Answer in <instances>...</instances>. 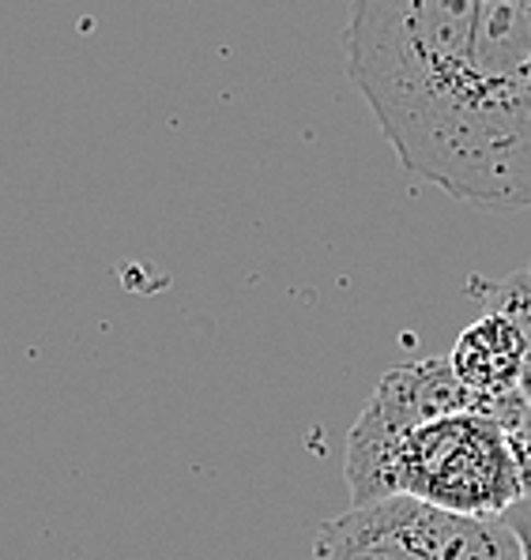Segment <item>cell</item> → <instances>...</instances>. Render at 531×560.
I'll list each match as a JSON object with an SVG mask.
<instances>
[{"label": "cell", "mask_w": 531, "mask_h": 560, "mask_svg": "<svg viewBox=\"0 0 531 560\" xmlns=\"http://www.w3.org/2000/svg\"><path fill=\"white\" fill-rule=\"evenodd\" d=\"M475 0H355L347 75L411 177L426 180L460 98Z\"/></svg>", "instance_id": "obj_1"}, {"label": "cell", "mask_w": 531, "mask_h": 560, "mask_svg": "<svg viewBox=\"0 0 531 560\" xmlns=\"http://www.w3.org/2000/svg\"><path fill=\"white\" fill-rule=\"evenodd\" d=\"M426 180L483 211L531 207V0H475L464 83Z\"/></svg>", "instance_id": "obj_2"}, {"label": "cell", "mask_w": 531, "mask_h": 560, "mask_svg": "<svg viewBox=\"0 0 531 560\" xmlns=\"http://www.w3.org/2000/svg\"><path fill=\"white\" fill-rule=\"evenodd\" d=\"M350 508L411 497L467 520H501L524 501V474L509 429L490 413H445L423 421L366 459H347Z\"/></svg>", "instance_id": "obj_3"}, {"label": "cell", "mask_w": 531, "mask_h": 560, "mask_svg": "<svg viewBox=\"0 0 531 560\" xmlns=\"http://www.w3.org/2000/svg\"><path fill=\"white\" fill-rule=\"evenodd\" d=\"M524 407L520 395H509L501 402H486L478 395H471L464 384L457 381L449 358H426L400 365L392 373L381 376V384L373 387V395L366 399L358 421L347 433V459H366L377 455L381 447L400 441L411 429H418L423 421L445 418V413H490V418L505 421L509 413ZM344 459V463H347Z\"/></svg>", "instance_id": "obj_4"}, {"label": "cell", "mask_w": 531, "mask_h": 560, "mask_svg": "<svg viewBox=\"0 0 531 560\" xmlns=\"http://www.w3.org/2000/svg\"><path fill=\"white\" fill-rule=\"evenodd\" d=\"M350 520L423 560H524L505 520H467L411 497L350 508Z\"/></svg>", "instance_id": "obj_5"}, {"label": "cell", "mask_w": 531, "mask_h": 560, "mask_svg": "<svg viewBox=\"0 0 531 560\" xmlns=\"http://www.w3.org/2000/svg\"><path fill=\"white\" fill-rule=\"evenodd\" d=\"M449 365L471 395H478L486 402H501L509 395H520L524 342H520V331L501 313H483L452 342Z\"/></svg>", "instance_id": "obj_6"}, {"label": "cell", "mask_w": 531, "mask_h": 560, "mask_svg": "<svg viewBox=\"0 0 531 560\" xmlns=\"http://www.w3.org/2000/svg\"><path fill=\"white\" fill-rule=\"evenodd\" d=\"M467 290L475 294V301H483L486 313H501L505 320L520 331L524 342V365H520V399L531 407V271H512L501 282H483L471 279Z\"/></svg>", "instance_id": "obj_7"}, {"label": "cell", "mask_w": 531, "mask_h": 560, "mask_svg": "<svg viewBox=\"0 0 531 560\" xmlns=\"http://www.w3.org/2000/svg\"><path fill=\"white\" fill-rule=\"evenodd\" d=\"M313 560H423V557L400 549L396 541L362 530L350 520V512H344L339 520H328L316 530Z\"/></svg>", "instance_id": "obj_8"}, {"label": "cell", "mask_w": 531, "mask_h": 560, "mask_svg": "<svg viewBox=\"0 0 531 560\" xmlns=\"http://www.w3.org/2000/svg\"><path fill=\"white\" fill-rule=\"evenodd\" d=\"M501 520L509 523L512 534H517L520 553H524V560H531V497H524L520 504H512L509 512L501 515Z\"/></svg>", "instance_id": "obj_9"}, {"label": "cell", "mask_w": 531, "mask_h": 560, "mask_svg": "<svg viewBox=\"0 0 531 560\" xmlns=\"http://www.w3.org/2000/svg\"><path fill=\"white\" fill-rule=\"evenodd\" d=\"M528 271H531V264H528Z\"/></svg>", "instance_id": "obj_10"}]
</instances>
